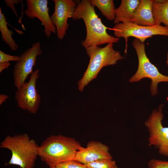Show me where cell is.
Returning a JSON list of instances; mask_svg holds the SVG:
<instances>
[{
  "label": "cell",
  "instance_id": "d4e9b609",
  "mask_svg": "<svg viewBox=\"0 0 168 168\" xmlns=\"http://www.w3.org/2000/svg\"><path fill=\"white\" fill-rule=\"evenodd\" d=\"M166 65L168 67V52H167L166 54ZM167 73H168V70L167 71Z\"/></svg>",
  "mask_w": 168,
  "mask_h": 168
},
{
  "label": "cell",
  "instance_id": "7a4b0ae2",
  "mask_svg": "<svg viewBox=\"0 0 168 168\" xmlns=\"http://www.w3.org/2000/svg\"><path fill=\"white\" fill-rule=\"evenodd\" d=\"M83 147L74 138L61 135H51L39 146L38 156L50 168L74 160L77 152Z\"/></svg>",
  "mask_w": 168,
  "mask_h": 168
},
{
  "label": "cell",
  "instance_id": "5b68a950",
  "mask_svg": "<svg viewBox=\"0 0 168 168\" xmlns=\"http://www.w3.org/2000/svg\"><path fill=\"white\" fill-rule=\"evenodd\" d=\"M132 45L136 52L138 63L136 72L129 79V82L133 83L144 78L150 79L151 80L150 87L151 93L154 96L158 93V84L161 82H168V76L161 73L157 68L151 62L146 55L144 43L135 38Z\"/></svg>",
  "mask_w": 168,
  "mask_h": 168
},
{
  "label": "cell",
  "instance_id": "30bf717a",
  "mask_svg": "<svg viewBox=\"0 0 168 168\" xmlns=\"http://www.w3.org/2000/svg\"><path fill=\"white\" fill-rule=\"evenodd\" d=\"M54 11L50 16L52 22L56 28V35L60 40L66 35L69 24L68 21L71 17L77 6V1L73 0H54Z\"/></svg>",
  "mask_w": 168,
  "mask_h": 168
},
{
  "label": "cell",
  "instance_id": "603a6c76",
  "mask_svg": "<svg viewBox=\"0 0 168 168\" xmlns=\"http://www.w3.org/2000/svg\"><path fill=\"white\" fill-rule=\"evenodd\" d=\"M10 65V63L9 62L0 63V73L4 69H8Z\"/></svg>",
  "mask_w": 168,
  "mask_h": 168
},
{
  "label": "cell",
  "instance_id": "e0dca14e",
  "mask_svg": "<svg viewBox=\"0 0 168 168\" xmlns=\"http://www.w3.org/2000/svg\"><path fill=\"white\" fill-rule=\"evenodd\" d=\"M91 4L96 7L107 20L114 21L115 17L114 4L113 0H89Z\"/></svg>",
  "mask_w": 168,
  "mask_h": 168
},
{
  "label": "cell",
  "instance_id": "9c48e42d",
  "mask_svg": "<svg viewBox=\"0 0 168 168\" xmlns=\"http://www.w3.org/2000/svg\"><path fill=\"white\" fill-rule=\"evenodd\" d=\"M39 72L38 69L34 71L29 82L23 83L15 94L18 106L32 114L36 113L41 101L40 96L36 88Z\"/></svg>",
  "mask_w": 168,
  "mask_h": 168
},
{
  "label": "cell",
  "instance_id": "484cf974",
  "mask_svg": "<svg viewBox=\"0 0 168 168\" xmlns=\"http://www.w3.org/2000/svg\"><path fill=\"white\" fill-rule=\"evenodd\" d=\"M49 168H56L55 167H50Z\"/></svg>",
  "mask_w": 168,
  "mask_h": 168
},
{
  "label": "cell",
  "instance_id": "8fae6325",
  "mask_svg": "<svg viewBox=\"0 0 168 168\" xmlns=\"http://www.w3.org/2000/svg\"><path fill=\"white\" fill-rule=\"evenodd\" d=\"M26 9L25 14L31 19L35 18L40 20L44 26V33L49 38L52 33L56 34V28L52 23L49 15L47 0H26Z\"/></svg>",
  "mask_w": 168,
  "mask_h": 168
},
{
  "label": "cell",
  "instance_id": "8992f818",
  "mask_svg": "<svg viewBox=\"0 0 168 168\" xmlns=\"http://www.w3.org/2000/svg\"><path fill=\"white\" fill-rule=\"evenodd\" d=\"M163 106L161 104L153 109L144 125L149 133L148 146L157 148L160 154L168 156V127H164L162 123Z\"/></svg>",
  "mask_w": 168,
  "mask_h": 168
},
{
  "label": "cell",
  "instance_id": "ffe728a7",
  "mask_svg": "<svg viewBox=\"0 0 168 168\" xmlns=\"http://www.w3.org/2000/svg\"><path fill=\"white\" fill-rule=\"evenodd\" d=\"M148 168H168V161L152 159L147 164Z\"/></svg>",
  "mask_w": 168,
  "mask_h": 168
},
{
  "label": "cell",
  "instance_id": "3957f363",
  "mask_svg": "<svg viewBox=\"0 0 168 168\" xmlns=\"http://www.w3.org/2000/svg\"><path fill=\"white\" fill-rule=\"evenodd\" d=\"M39 146L26 133L7 136L1 142L0 147L9 150L12 156L7 165L21 168H34L38 156Z\"/></svg>",
  "mask_w": 168,
  "mask_h": 168
},
{
  "label": "cell",
  "instance_id": "6da1fadb",
  "mask_svg": "<svg viewBox=\"0 0 168 168\" xmlns=\"http://www.w3.org/2000/svg\"><path fill=\"white\" fill-rule=\"evenodd\" d=\"M77 6L71 17L76 20L82 19L86 28L85 39L81 41V45L86 48L92 46H97L110 43H116L119 38L109 35L108 29L102 23L96 12L94 7L89 0L77 2Z\"/></svg>",
  "mask_w": 168,
  "mask_h": 168
},
{
  "label": "cell",
  "instance_id": "5bb4252c",
  "mask_svg": "<svg viewBox=\"0 0 168 168\" xmlns=\"http://www.w3.org/2000/svg\"><path fill=\"white\" fill-rule=\"evenodd\" d=\"M140 2V0H122L119 6L115 9V24L130 22L133 15Z\"/></svg>",
  "mask_w": 168,
  "mask_h": 168
},
{
  "label": "cell",
  "instance_id": "52a82bcc",
  "mask_svg": "<svg viewBox=\"0 0 168 168\" xmlns=\"http://www.w3.org/2000/svg\"><path fill=\"white\" fill-rule=\"evenodd\" d=\"M114 36L118 38L123 37L125 40L127 52L128 38L133 37L144 43L146 40L155 35L168 36V27L161 25L152 26H145L131 22L120 23L113 27Z\"/></svg>",
  "mask_w": 168,
  "mask_h": 168
},
{
  "label": "cell",
  "instance_id": "4fadbf2b",
  "mask_svg": "<svg viewBox=\"0 0 168 168\" xmlns=\"http://www.w3.org/2000/svg\"><path fill=\"white\" fill-rule=\"evenodd\" d=\"M154 0H140L130 22L145 26H155L152 6Z\"/></svg>",
  "mask_w": 168,
  "mask_h": 168
},
{
  "label": "cell",
  "instance_id": "44dd1931",
  "mask_svg": "<svg viewBox=\"0 0 168 168\" xmlns=\"http://www.w3.org/2000/svg\"><path fill=\"white\" fill-rule=\"evenodd\" d=\"M20 59L19 56L9 55L0 50V63L9 62L10 61L17 62Z\"/></svg>",
  "mask_w": 168,
  "mask_h": 168
},
{
  "label": "cell",
  "instance_id": "ac0fdd59",
  "mask_svg": "<svg viewBox=\"0 0 168 168\" xmlns=\"http://www.w3.org/2000/svg\"><path fill=\"white\" fill-rule=\"evenodd\" d=\"M86 165L87 168H118L116 161L112 160L101 159Z\"/></svg>",
  "mask_w": 168,
  "mask_h": 168
},
{
  "label": "cell",
  "instance_id": "d6986e66",
  "mask_svg": "<svg viewBox=\"0 0 168 168\" xmlns=\"http://www.w3.org/2000/svg\"><path fill=\"white\" fill-rule=\"evenodd\" d=\"M54 167L56 168H87L86 165L74 160L59 163Z\"/></svg>",
  "mask_w": 168,
  "mask_h": 168
},
{
  "label": "cell",
  "instance_id": "277c9868",
  "mask_svg": "<svg viewBox=\"0 0 168 168\" xmlns=\"http://www.w3.org/2000/svg\"><path fill=\"white\" fill-rule=\"evenodd\" d=\"M113 45L114 43H110L103 47L92 46L85 48L90 59L86 70L77 83L80 91L82 92L86 86L96 78L103 67L116 64L123 58L120 52L114 49Z\"/></svg>",
  "mask_w": 168,
  "mask_h": 168
},
{
  "label": "cell",
  "instance_id": "9a60e30c",
  "mask_svg": "<svg viewBox=\"0 0 168 168\" xmlns=\"http://www.w3.org/2000/svg\"><path fill=\"white\" fill-rule=\"evenodd\" d=\"M152 9L155 25L168 27V0H154Z\"/></svg>",
  "mask_w": 168,
  "mask_h": 168
},
{
  "label": "cell",
  "instance_id": "2e32d148",
  "mask_svg": "<svg viewBox=\"0 0 168 168\" xmlns=\"http://www.w3.org/2000/svg\"><path fill=\"white\" fill-rule=\"evenodd\" d=\"M7 24L5 14L2 13L0 8V31L2 39L9 47L12 51H16L18 46L12 37L13 33L8 28Z\"/></svg>",
  "mask_w": 168,
  "mask_h": 168
},
{
  "label": "cell",
  "instance_id": "ba28073f",
  "mask_svg": "<svg viewBox=\"0 0 168 168\" xmlns=\"http://www.w3.org/2000/svg\"><path fill=\"white\" fill-rule=\"evenodd\" d=\"M43 53L40 42L33 44L19 56L20 59L14 65L13 72L14 84L19 89L31 74L35 66L37 57Z\"/></svg>",
  "mask_w": 168,
  "mask_h": 168
},
{
  "label": "cell",
  "instance_id": "7402d4cb",
  "mask_svg": "<svg viewBox=\"0 0 168 168\" xmlns=\"http://www.w3.org/2000/svg\"><path fill=\"white\" fill-rule=\"evenodd\" d=\"M20 0H5L4 2L6 5L8 7L11 8L14 14L18 17V16L15 7V4L19 3L21 2Z\"/></svg>",
  "mask_w": 168,
  "mask_h": 168
},
{
  "label": "cell",
  "instance_id": "cb8c5ba5",
  "mask_svg": "<svg viewBox=\"0 0 168 168\" xmlns=\"http://www.w3.org/2000/svg\"><path fill=\"white\" fill-rule=\"evenodd\" d=\"M8 98V96L5 94H2L0 95V105H1L5 102Z\"/></svg>",
  "mask_w": 168,
  "mask_h": 168
},
{
  "label": "cell",
  "instance_id": "7c38bea8",
  "mask_svg": "<svg viewBox=\"0 0 168 168\" xmlns=\"http://www.w3.org/2000/svg\"><path fill=\"white\" fill-rule=\"evenodd\" d=\"M107 145L97 141L88 142L86 147H83L78 151L74 160L86 165L90 163L101 159L112 160Z\"/></svg>",
  "mask_w": 168,
  "mask_h": 168
}]
</instances>
